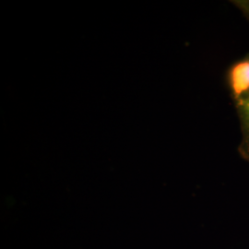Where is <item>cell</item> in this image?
Masks as SVG:
<instances>
[{
	"mask_svg": "<svg viewBox=\"0 0 249 249\" xmlns=\"http://www.w3.org/2000/svg\"><path fill=\"white\" fill-rule=\"evenodd\" d=\"M226 82L235 104L249 93V54L232 63L226 72Z\"/></svg>",
	"mask_w": 249,
	"mask_h": 249,
	"instance_id": "cell-1",
	"label": "cell"
},
{
	"mask_svg": "<svg viewBox=\"0 0 249 249\" xmlns=\"http://www.w3.org/2000/svg\"><path fill=\"white\" fill-rule=\"evenodd\" d=\"M240 120L242 139L238 152L244 160L249 161V93L234 104Z\"/></svg>",
	"mask_w": 249,
	"mask_h": 249,
	"instance_id": "cell-2",
	"label": "cell"
},
{
	"mask_svg": "<svg viewBox=\"0 0 249 249\" xmlns=\"http://www.w3.org/2000/svg\"><path fill=\"white\" fill-rule=\"evenodd\" d=\"M232 3L240 9L245 14V16L249 19V1H233Z\"/></svg>",
	"mask_w": 249,
	"mask_h": 249,
	"instance_id": "cell-3",
	"label": "cell"
}]
</instances>
